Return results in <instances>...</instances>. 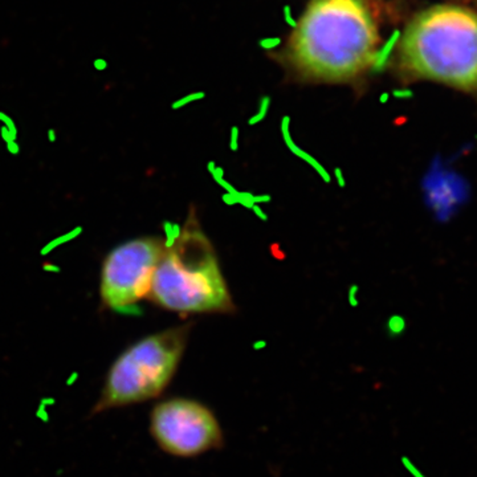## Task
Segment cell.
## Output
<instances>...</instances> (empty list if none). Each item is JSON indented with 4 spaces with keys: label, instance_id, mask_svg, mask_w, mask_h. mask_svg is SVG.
<instances>
[{
    "label": "cell",
    "instance_id": "1",
    "mask_svg": "<svg viewBox=\"0 0 477 477\" xmlns=\"http://www.w3.org/2000/svg\"><path fill=\"white\" fill-rule=\"evenodd\" d=\"M381 43L369 0H310L289 41L301 75L343 83L375 63Z\"/></svg>",
    "mask_w": 477,
    "mask_h": 477
},
{
    "label": "cell",
    "instance_id": "4",
    "mask_svg": "<svg viewBox=\"0 0 477 477\" xmlns=\"http://www.w3.org/2000/svg\"><path fill=\"white\" fill-rule=\"evenodd\" d=\"M191 325L159 331L131 345L107 373L92 414L143 403L169 386L181 363Z\"/></svg>",
    "mask_w": 477,
    "mask_h": 477
},
{
    "label": "cell",
    "instance_id": "3",
    "mask_svg": "<svg viewBox=\"0 0 477 477\" xmlns=\"http://www.w3.org/2000/svg\"><path fill=\"white\" fill-rule=\"evenodd\" d=\"M149 296L162 308L179 313L233 310L215 249L193 213L177 236L167 241Z\"/></svg>",
    "mask_w": 477,
    "mask_h": 477
},
{
    "label": "cell",
    "instance_id": "5",
    "mask_svg": "<svg viewBox=\"0 0 477 477\" xmlns=\"http://www.w3.org/2000/svg\"><path fill=\"white\" fill-rule=\"evenodd\" d=\"M167 247L162 237L146 236L115 247L103 261L101 298L118 312H127L150 293L151 281Z\"/></svg>",
    "mask_w": 477,
    "mask_h": 477
},
{
    "label": "cell",
    "instance_id": "7",
    "mask_svg": "<svg viewBox=\"0 0 477 477\" xmlns=\"http://www.w3.org/2000/svg\"><path fill=\"white\" fill-rule=\"evenodd\" d=\"M283 134H284V141H285V143H286V146H288L289 149H290V151H293L294 154L298 155V157H300V158L304 159L305 162H308L309 165L312 166L313 169L316 170L317 173H318L319 175H321V177L323 178V181H325V182H330V175H329V174H327L326 171H325V169H323L322 166L319 165L318 162H317L316 159L313 158V157H310V155H309L308 153H305V151L301 150L300 147L296 146V143L293 142L292 138H290V135H289L288 118L284 119V123H283Z\"/></svg>",
    "mask_w": 477,
    "mask_h": 477
},
{
    "label": "cell",
    "instance_id": "6",
    "mask_svg": "<svg viewBox=\"0 0 477 477\" xmlns=\"http://www.w3.org/2000/svg\"><path fill=\"white\" fill-rule=\"evenodd\" d=\"M150 432L162 450L179 458H193L223 444L216 416L192 399L175 398L157 404L151 411Z\"/></svg>",
    "mask_w": 477,
    "mask_h": 477
},
{
    "label": "cell",
    "instance_id": "2",
    "mask_svg": "<svg viewBox=\"0 0 477 477\" xmlns=\"http://www.w3.org/2000/svg\"><path fill=\"white\" fill-rule=\"evenodd\" d=\"M400 57L415 77L477 91V13L456 5L420 12L403 33Z\"/></svg>",
    "mask_w": 477,
    "mask_h": 477
}]
</instances>
